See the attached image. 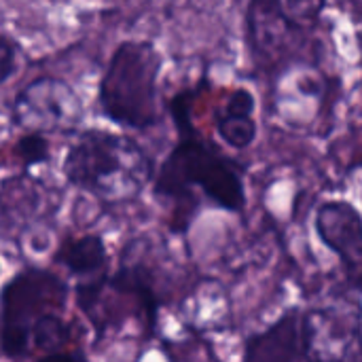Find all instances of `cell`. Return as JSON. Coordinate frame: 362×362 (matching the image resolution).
<instances>
[{"label": "cell", "mask_w": 362, "mask_h": 362, "mask_svg": "<svg viewBox=\"0 0 362 362\" xmlns=\"http://www.w3.org/2000/svg\"><path fill=\"white\" fill-rule=\"evenodd\" d=\"M161 55L144 40L121 42L100 81V108L112 121L129 129L153 127L159 115L157 76Z\"/></svg>", "instance_id": "obj_3"}, {"label": "cell", "mask_w": 362, "mask_h": 362, "mask_svg": "<svg viewBox=\"0 0 362 362\" xmlns=\"http://www.w3.org/2000/svg\"><path fill=\"white\" fill-rule=\"evenodd\" d=\"M81 117L83 106L76 91L55 76L28 83L13 102V123L25 134L68 132L78 125Z\"/></svg>", "instance_id": "obj_5"}, {"label": "cell", "mask_w": 362, "mask_h": 362, "mask_svg": "<svg viewBox=\"0 0 362 362\" xmlns=\"http://www.w3.org/2000/svg\"><path fill=\"white\" fill-rule=\"evenodd\" d=\"M17 155L25 168L40 165L49 161V140L42 134H25L17 142Z\"/></svg>", "instance_id": "obj_12"}, {"label": "cell", "mask_w": 362, "mask_h": 362, "mask_svg": "<svg viewBox=\"0 0 362 362\" xmlns=\"http://www.w3.org/2000/svg\"><path fill=\"white\" fill-rule=\"evenodd\" d=\"M64 174L70 185L106 204L129 202L153 178V161L132 138L89 129L70 146Z\"/></svg>", "instance_id": "obj_1"}, {"label": "cell", "mask_w": 362, "mask_h": 362, "mask_svg": "<svg viewBox=\"0 0 362 362\" xmlns=\"http://www.w3.org/2000/svg\"><path fill=\"white\" fill-rule=\"evenodd\" d=\"M17 70V45L0 34V85L6 83Z\"/></svg>", "instance_id": "obj_15"}, {"label": "cell", "mask_w": 362, "mask_h": 362, "mask_svg": "<svg viewBox=\"0 0 362 362\" xmlns=\"http://www.w3.org/2000/svg\"><path fill=\"white\" fill-rule=\"evenodd\" d=\"M325 6H327V0H284L282 2L286 17L299 28L316 23Z\"/></svg>", "instance_id": "obj_13"}, {"label": "cell", "mask_w": 362, "mask_h": 362, "mask_svg": "<svg viewBox=\"0 0 362 362\" xmlns=\"http://www.w3.org/2000/svg\"><path fill=\"white\" fill-rule=\"evenodd\" d=\"M68 299V284L55 274L30 267L19 272L0 295V346L11 358H19L30 348L34 325L57 314Z\"/></svg>", "instance_id": "obj_4"}, {"label": "cell", "mask_w": 362, "mask_h": 362, "mask_svg": "<svg viewBox=\"0 0 362 362\" xmlns=\"http://www.w3.org/2000/svg\"><path fill=\"white\" fill-rule=\"evenodd\" d=\"M320 242L337 255L348 282L362 291V214L344 199L325 202L314 218Z\"/></svg>", "instance_id": "obj_6"}, {"label": "cell", "mask_w": 362, "mask_h": 362, "mask_svg": "<svg viewBox=\"0 0 362 362\" xmlns=\"http://www.w3.org/2000/svg\"><path fill=\"white\" fill-rule=\"evenodd\" d=\"M104 280H89V282H78L76 286V303L83 312H91L98 301H100V295H102V288H104Z\"/></svg>", "instance_id": "obj_14"}, {"label": "cell", "mask_w": 362, "mask_h": 362, "mask_svg": "<svg viewBox=\"0 0 362 362\" xmlns=\"http://www.w3.org/2000/svg\"><path fill=\"white\" fill-rule=\"evenodd\" d=\"M55 259L81 282L106 278L108 252L104 240L98 235H81L66 240L57 250Z\"/></svg>", "instance_id": "obj_10"}, {"label": "cell", "mask_w": 362, "mask_h": 362, "mask_svg": "<svg viewBox=\"0 0 362 362\" xmlns=\"http://www.w3.org/2000/svg\"><path fill=\"white\" fill-rule=\"evenodd\" d=\"M242 362H314L310 352L308 314L288 310L263 333L246 341Z\"/></svg>", "instance_id": "obj_7"}, {"label": "cell", "mask_w": 362, "mask_h": 362, "mask_svg": "<svg viewBox=\"0 0 362 362\" xmlns=\"http://www.w3.org/2000/svg\"><path fill=\"white\" fill-rule=\"evenodd\" d=\"M255 112V95L248 89H235L223 110L216 115V132L225 144L231 148H248L257 138V123L252 119Z\"/></svg>", "instance_id": "obj_9"}, {"label": "cell", "mask_w": 362, "mask_h": 362, "mask_svg": "<svg viewBox=\"0 0 362 362\" xmlns=\"http://www.w3.org/2000/svg\"><path fill=\"white\" fill-rule=\"evenodd\" d=\"M193 189L229 212H242L246 206V191L235 163L199 140L195 132L180 136V142L165 157L155 178V195L182 204Z\"/></svg>", "instance_id": "obj_2"}, {"label": "cell", "mask_w": 362, "mask_h": 362, "mask_svg": "<svg viewBox=\"0 0 362 362\" xmlns=\"http://www.w3.org/2000/svg\"><path fill=\"white\" fill-rule=\"evenodd\" d=\"M76 362H89V361H87V358H85L83 354H78V358H76Z\"/></svg>", "instance_id": "obj_17"}, {"label": "cell", "mask_w": 362, "mask_h": 362, "mask_svg": "<svg viewBox=\"0 0 362 362\" xmlns=\"http://www.w3.org/2000/svg\"><path fill=\"white\" fill-rule=\"evenodd\" d=\"M246 25L255 55L265 62H274L291 51L297 32H301V28L286 17L280 0H250Z\"/></svg>", "instance_id": "obj_8"}, {"label": "cell", "mask_w": 362, "mask_h": 362, "mask_svg": "<svg viewBox=\"0 0 362 362\" xmlns=\"http://www.w3.org/2000/svg\"><path fill=\"white\" fill-rule=\"evenodd\" d=\"M68 339H70V329L62 320L59 314H47V316H42L34 325L32 335H30V344H34L36 348L45 350V354L62 352L68 346Z\"/></svg>", "instance_id": "obj_11"}, {"label": "cell", "mask_w": 362, "mask_h": 362, "mask_svg": "<svg viewBox=\"0 0 362 362\" xmlns=\"http://www.w3.org/2000/svg\"><path fill=\"white\" fill-rule=\"evenodd\" d=\"M81 352H68V350H62V352H51V354H45L38 362H76Z\"/></svg>", "instance_id": "obj_16"}]
</instances>
